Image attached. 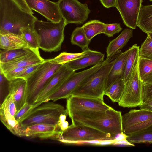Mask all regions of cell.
<instances>
[{
  "label": "cell",
  "mask_w": 152,
  "mask_h": 152,
  "mask_svg": "<svg viewBox=\"0 0 152 152\" xmlns=\"http://www.w3.org/2000/svg\"><path fill=\"white\" fill-rule=\"evenodd\" d=\"M70 118L73 125L87 126L115 137L123 133L121 112L112 107L105 111L91 110L77 113Z\"/></svg>",
  "instance_id": "cell-1"
},
{
  "label": "cell",
  "mask_w": 152,
  "mask_h": 152,
  "mask_svg": "<svg viewBox=\"0 0 152 152\" xmlns=\"http://www.w3.org/2000/svg\"><path fill=\"white\" fill-rule=\"evenodd\" d=\"M37 19L12 0H0V34H21L22 28L33 27Z\"/></svg>",
  "instance_id": "cell-2"
},
{
  "label": "cell",
  "mask_w": 152,
  "mask_h": 152,
  "mask_svg": "<svg viewBox=\"0 0 152 152\" xmlns=\"http://www.w3.org/2000/svg\"><path fill=\"white\" fill-rule=\"evenodd\" d=\"M121 53L120 50L107 57L102 66L83 80L71 96L90 97L103 100L108 76L116 58Z\"/></svg>",
  "instance_id": "cell-3"
},
{
  "label": "cell",
  "mask_w": 152,
  "mask_h": 152,
  "mask_svg": "<svg viewBox=\"0 0 152 152\" xmlns=\"http://www.w3.org/2000/svg\"><path fill=\"white\" fill-rule=\"evenodd\" d=\"M66 25L63 18L57 23L38 19L36 20L34 28L39 38V48L49 52L60 50L64 39V31Z\"/></svg>",
  "instance_id": "cell-4"
},
{
  "label": "cell",
  "mask_w": 152,
  "mask_h": 152,
  "mask_svg": "<svg viewBox=\"0 0 152 152\" xmlns=\"http://www.w3.org/2000/svg\"><path fill=\"white\" fill-rule=\"evenodd\" d=\"M62 64L52 63L45 60L40 66L26 80V102L34 105L51 77Z\"/></svg>",
  "instance_id": "cell-5"
},
{
  "label": "cell",
  "mask_w": 152,
  "mask_h": 152,
  "mask_svg": "<svg viewBox=\"0 0 152 152\" xmlns=\"http://www.w3.org/2000/svg\"><path fill=\"white\" fill-rule=\"evenodd\" d=\"M63 114L68 115L63 106L49 101L34 107L19 123L22 129L39 123L57 124L60 115Z\"/></svg>",
  "instance_id": "cell-6"
},
{
  "label": "cell",
  "mask_w": 152,
  "mask_h": 152,
  "mask_svg": "<svg viewBox=\"0 0 152 152\" xmlns=\"http://www.w3.org/2000/svg\"><path fill=\"white\" fill-rule=\"evenodd\" d=\"M139 56L137 58L132 73L125 86L122 96L118 102L124 108L135 107L143 102V83L140 77L138 69Z\"/></svg>",
  "instance_id": "cell-7"
},
{
  "label": "cell",
  "mask_w": 152,
  "mask_h": 152,
  "mask_svg": "<svg viewBox=\"0 0 152 152\" xmlns=\"http://www.w3.org/2000/svg\"><path fill=\"white\" fill-rule=\"evenodd\" d=\"M115 137L91 127L72 124L62 131L58 141L70 144L75 141L114 139Z\"/></svg>",
  "instance_id": "cell-8"
},
{
  "label": "cell",
  "mask_w": 152,
  "mask_h": 152,
  "mask_svg": "<svg viewBox=\"0 0 152 152\" xmlns=\"http://www.w3.org/2000/svg\"><path fill=\"white\" fill-rule=\"evenodd\" d=\"M104 61L94 65L91 68L82 71L75 72L70 76L62 85L47 99L46 102L68 98L73 91L86 78L100 68Z\"/></svg>",
  "instance_id": "cell-9"
},
{
  "label": "cell",
  "mask_w": 152,
  "mask_h": 152,
  "mask_svg": "<svg viewBox=\"0 0 152 152\" xmlns=\"http://www.w3.org/2000/svg\"><path fill=\"white\" fill-rule=\"evenodd\" d=\"M152 125V111L143 109L131 110L122 115L123 132L129 136Z\"/></svg>",
  "instance_id": "cell-10"
},
{
  "label": "cell",
  "mask_w": 152,
  "mask_h": 152,
  "mask_svg": "<svg viewBox=\"0 0 152 152\" xmlns=\"http://www.w3.org/2000/svg\"><path fill=\"white\" fill-rule=\"evenodd\" d=\"M57 2L67 25L83 24L91 12L87 4L82 3L78 0H58Z\"/></svg>",
  "instance_id": "cell-11"
},
{
  "label": "cell",
  "mask_w": 152,
  "mask_h": 152,
  "mask_svg": "<svg viewBox=\"0 0 152 152\" xmlns=\"http://www.w3.org/2000/svg\"><path fill=\"white\" fill-rule=\"evenodd\" d=\"M111 107L101 99L72 95L66 99V108L70 117L76 113L86 111H105Z\"/></svg>",
  "instance_id": "cell-12"
},
{
  "label": "cell",
  "mask_w": 152,
  "mask_h": 152,
  "mask_svg": "<svg viewBox=\"0 0 152 152\" xmlns=\"http://www.w3.org/2000/svg\"><path fill=\"white\" fill-rule=\"evenodd\" d=\"M142 0H117L115 7L127 27L135 29L137 26Z\"/></svg>",
  "instance_id": "cell-13"
},
{
  "label": "cell",
  "mask_w": 152,
  "mask_h": 152,
  "mask_svg": "<svg viewBox=\"0 0 152 152\" xmlns=\"http://www.w3.org/2000/svg\"><path fill=\"white\" fill-rule=\"evenodd\" d=\"M75 71L65 64L61 66L51 77L38 96L34 104V107L45 102L47 98L58 88L64 81Z\"/></svg>",
  "instance_id": "cell-14"
},
{
  "label": "cell",
  "mask_w": 152,
  "mask_h": 152,
  "mask_svg": "<svg viewBox=\"0 0 152 152\" xmlns=\"http://www.w3.org/2000/svg\"><path fill=\"white\" fill-rule=\"evenodd\" d=\"M61 132L57 124L39 123L23 129L21 137L58 140Z\"/></svg>",
  "instance_id": "cell-15"
},
{
  "label": "cell",
  "mask_w": 152,
  "mask_h": 152,
  "mask_svg": "<svg viewBox=\"0 0 152 152\" xmlns=\"http://www.w3.org/2000/svg\"><path fill=\"white\" fill-rule=\"evenodd\" d=\"M29 8L45 17L49 21L57 23L63 17L57 2L49 0H25Z\"/></svg>",
  "instance_id": "cell-16"
},
{
  "label": "cell",
  "mask_w": 152,
  "mask_h": 152,
  "mask_svg": "<svg viewBox=\"0 0 152 152\" xmlns=\"http://www.w3.org/2000/svg\"><path fill=\"white\" fill-rule=\"evenodd\" d=\"M39 50L33 49L26 54L11 61L0 63V71L4 72L15 68L26 67L43 62L45 59L40 56Z\"/></svg>",
  "instance_id": "cell-17"
},
{
  "label": "cell",
  "mask_w": 152,
  "mask_h": 152,
  "mask_svg": "<svg viewBox=\"0 0 152 152\" xmlns=\"http://www.w3.org/2000/svg\"><path fill=\"white\" fill-rule=\"evenodd\" d=\"M8 92L13 96L18 111L26 102V80L23 78H17L10 81Z\"/></svg>",
  "instance_id": "cell-18"
},
{
  "label": "cell",
  "mask_w": 152,
  "mask_h": 152,
  "mask_svg": "<svg viewBox=\"0 0 152 152\" xmlns=\"http://www.w3.org/2000/svg\"><path fill=\"white\" fill-rule=\"evenodd\" d=\"M29 48L22 34L8 33L0 34V48L2 50H11Z\"/></svg>",
  "instance_id": "cell-19"
},
{
  "label": "cell",
  "mask_w": 152,
  "mask_h": 152,
  "mask_svg": "<svg viewBox=\"0 0 152 152\" xmlns=\"http://www.w3.org/2000/svg\"><path fill=\"white\" fill-rule=\"evenodd\" d=\"M129 52L128 49L122 52L116 58L108 76L105 91L116 80L122 79Z\"/></svg>",
  "instance_id": "cell-20"
},
{
  "label": "cell",
  "mask_w": 152,
  "mask_h": 152,
  "mask_svg": "<svg viewBox=\"0 0 152 152\" xmlns=\"http://www.w3.org/2000/svg\"><path fill=\"white\" fill-rule=\"evenodd\" d=\"M104 55L96 51L94 53L65 64L73 70L76 71L92 65H95L104 61Z\"/></svg>",
  "instance_id": "cell-21"
},
{
  "label": "cell",
  "mask_w": 152,
  "mask_h": 152,
  "mask_svg": "<svg viewBox=\"0 0 152 152\" xmlns=\"http://www.w3.org/2000/svg\"><path fill=\"white\" fill-rule=\"evenodd\" d=\"M133 35L132 29L125 28L116 38L110 42L106 49L107 57L120 51L126 45Z\"/></svg>",
  "instance_id": "cell-22"
},
{
  "label": "cell",
  "mask_w": 152,
  "mask_h": 152,
  "mask_svg": "<svg viewBox=\"0 0 152 152\" xmlns=\"http://www.w3.org/2000/svg\"><path fill=\"white\" fill-rule=\"evenodd\" d=\"M137 26L146 33L152 32V5H141Z\"/></svg>",
  "instance_id": "cell-23"
},
{
  "label": "cell",
  "mask_w": 152,
  "mask_h": 152,
  "mask_svg": "<svg viewBox=\"0 0 152 152\" xmlns=\"http://www.w3.org/2000/svg\"><path fill=\"white\" fill-rule=\"evenodd\" d=\"M0 119L4 125L12 133L21 137L22 128L14 116L7 111L0 110Z\"/></svg>",
  "instance_id": "cell-24"
},
{
  "label": "cell",
  "mask_w": 152,
  "mask_h": 152,
  "mask_svg": "<svg viewBox=\"0 0 152 152\" xmlns=\"http://www.w3.org/2000/svg\"><path fill=\"white\" fill-rule=\"evenodd\" d=\"M96 52L89 49L80 53H71L63 52L54 58L48 60L52 63L63 64L88 56Z\"/></svg>",
  "instance_id": "cell-25"
},
{
  "label": "cell",
  "mask_w": 152,
  "mask_h": 152,
  "mask_svg": "<svg viewBox=\"0 0 152 152\" xmlns=\"http://www.w3.org/2000/svg\"><path fill=\"white\" fill-rule=\"evenodd\" d=\"M129 49V54L126 62L122 78L125 83L129 78L136 60L139 56L140 47L137 45V44H135Z\"/></svg>",
  "instance_id": "cell-26"
},
{
  "label": "cell",
  "mask_w": 152,
  "mask_h": 152,
  "mask_svg": "<svg viewBox=\"0 0 152 152\" xmlns=\"http://www.w3.org/2000/svg\"><path fill=\"white\" fill-rule=\"evenodd\" d=\"M106 24L98 20H92L83 24V27L86 35L89 40L101 34H104Z\"/></svg>",
  "instance_id": "cell-27"
},
{
  "label": "cell",
  "mask_w": 152,
  "mask_h": 152,
  "mask_svg": "<svg viewBox=\"0 0 152 152\" xmlns=\"http://www.w3.org/2000/svg\"><path fill=\"white\" fill-rule=\"evenodd\" d=\"M125 83L122 78L116 80L105 91L107 96L113 102H118L124 91Z\"/></svg>",
  "instance_id": "cell-28"
},
{
  "label": "cell",
  "mask_w": 152,
  "mask_h": 152,
  "mask_svg": "<svg viewBox=\"0 0 152 152\" xmlns=\"http://www.w3.org/2000/svg\"><path fill=\"white\" fill-rule=\"evenodd\" d=\"M91 40L87 37L83 27H77L72 32L71 42L79 47L83 51L89 49L88 45Z\"/></svg>",
  "instance_id": "cell-29"
},
{
  "label": "cell",
  "mask_w": 152,
  "mask_h": 152,
  "mask_svg": "<svg viewBox=\"0 0 152 152\" xmlns=\"http://www.w3.org/2000/svg\"><path fill=\"white\" fill-rule=\"evenodd\" d=\"M127 140L132 144H152V125L138 132L128 136Z\"/></svg>",
  "instance_id": "cell-30"
},
{
  "label": "cell",
  "mask_w": 152,
  "mask_h": 152,
  "mask_svg": "<svg viewBox=\"0 0 152 152\" xmlns=\"http://www.w3.org/2000/svg\"><path fill=\"white\" fill-rule=\"evenodd\" d=\"M32 49L28 48L11 50H1L0 52V63H6L11 61L26 54Z\"/></svg>",
  "instance_id": "cell-31"
},
{
  "label": "cell",
  "mask_w": 152,
  "mask_h": 152,
  "mask_svg": "<svg viewBox=\"0 0 152 152\" xmlns=\"http://www.w3.org/2000/svg\"><path fill=\"white\" fill-rule=\"evenodd\" d=\"M20 31L29 48L34 49H39V38L34 30V27L22 28L20 30Z\"/></svg>",
  "instance_id": "cell-32"
},
{
  "label": "cell",
  "mask_w": 152,
  "mask_h": 152,
  "mask_svg": "<svg viewBox=\"0 0 152 152\" xmlns=\"http://www.w3.org/2000/svg\"><path fill=\"white\" fill-rule=\"evenodd\" d=\"M138 69L140 79L152 72V60L139 56Z\"/></svg>",
  "instance_id": "cell-33"
},
{
  "label": "cell",
  "mask_w": 152,
  "mask_h": 152,
  "mask_svg": "<svg viewBox=\"0 0 152 152\" xmlns=\"http://www.w3.org/2000/svg\"><path fill=\"white\" fill-rule=\"evenodd\" d=\"M139 56L152 60V39L147 36L140 48Z\"/></svg>",
  "instance_id": "cell-34"
},
{
  "label": "cell",
  "mask_w": 152,
  "mask_h": 152,
  "mask_svg": "<svg viewBox=\"0 0 152 152\" xmlns=\"http://www.w3.org/2000/svg\"><path fill=\"white\" fill-rule=\"evenodd\" d=\"M0 110L9 112L14 116L17 112L13 96L8 94L1 105Z\"/></svg>",
  "instance_id": "cell-35"
},
{
  "label": "cell",
  "mask_w": 152,
  "mask_h": 152,
  "mask_svg": "<svg viewBox=\"0 0 152 152\" xmlns=\"http://www.w3.org/2000/svg\"><path fill=\"white\" fill-rule=\"evenodd\" d=\"M34 107V105L31 104L26 102L14 115L15 119L20 123Z\"/></svg>",
  "instance_id": "cell-36"
},
{
  "label": "cell",
  "mask_w": 152,
  "mask_h": 152,
  "mask_svg": "<svg viewBox=\"0 0 152 152\" xmlns=\"http://www.w3.org/2000/svg\"><path fill=\"white\" fill-rule=\"evenodd\" d=\"M122 29L120 23L106 24L104 34L109 37H111L114 34L118 33Z\"/></svg>",
  "instance_id": "cell-37"
},
{
  "label": "cell",
  "mask_w": 152,
  "mask_h": 152,
  "mask_svg": "<svg viewBox=\"0 0 152 152\" xmlns=\"http://www.w3.org/2000/svg\"><path fill=\"white\" fill-rule=\"evenodd\" d=\"M42 63L32 65L26 67L17 76L16 78H21L26 80L40 66Z\"/></svg>",
  "instance_id": "cell-38"
},
{
  "label": "cell",
  "mask_w": 152,
  "mask_h": 152,
  "mask_svg": "<svg viewBox=\"0 0 152 152\" xmlns=\"http://www.w3.org/2000/svg\"><path fill=\"white\" fill-rule=\"evenodd\" d=\"M26 67L15 68L2 72L6 78L9 81H11L16 78L17 76Z\"/></svg>",
  "instance_id": "cell-39"
},
{
  "label": "cell",
  "mask_w": 152,
  "mask_h": 152,
  "mask_svg": "<svg viewBox=\"0 0 152 152\" xmlns=\"http://www.w3.org/2000/svg\"><path fill=\"white\" fill-rule=\"evenodd\" d=\"M148 98L152 99V82L143 83V102Z\"/></svg>",
  "instance_id": "cell-40"
},
{
  "label": "cell",
  "mask_w": 152,
  "mask_h": 152,
  "mask_svg": "<svg viewBox=\"0 0 152 152\" xmlns=\"http://www.w3.org/2000/svg\"><path fill=\"white\" fill-rule=\"evenodd\" d=\"M22 10L29 13L33 14L32 10L29 8L25 0H12Z\"/></svg>",
  "instance_id": "cell-41"
},
{
  "label": "cell",
  "mask_w": 152,
  "mask_h": 152,
  "mask_svg": "<svg viewBox=\"0 0 152 152\" xmlns=\"http://www.w3.org/2000/svg\"><path fill=\"white\" fill-rule=\"evenodd\" d=\"M102 140H94L82 141H75L72 142L70 144L76 145H97Z\"/></svg>",
  "instance_id": "cell-42"
},
{
  "label": "cell",
  "mask_w": 152,
  "mask_h": 152,
  "mask_svg": "<svg viewBox=\"0 0 152 152\" xmlns=\"http://www.w3.org/2000/svg\"><path fill=\"white\" fill-rule=\"evenodd\" d=\"M139 107L143 109L152 111V99H147L144 100L142 104Z\"/></svg>",
  "instance_id": "cell-43"
},
{
  "label": "cell",
  "mask_w": 152,
  "mask_h": 152,
  "mask_svg": "<svg viewBox=\"0 0 152 152\" xmlns=\"http://www.w3.org/2000/svg\"><path fill=\"white\" fill-rule=\"evenodd\" d=\"M117 0H100L104 7L108 8L112 7H115Z\"/></svg>",
  "instance_id": "cell-44"
},
{
  "label": "cell",
  "mask_w": 152,
  "mask_h": 152,
  "mask_svg": "<svg viewBox=\"0 0 152 152\" xmlns=\"http://www.w3.org/2000/svg\"><path fill=\"white\" fill-rule=\"evenodd\" d=\"M57 124L62 132L66 130L69 126L68 122L66 120H59Z\"/></svg>",
  "instance_id": "cell-45"
},
{
  "label": "cell",
  "mask_w": 152,
  "mask_h": 152,
  "mask_svg": "<svg viewBox=\"0 0 152 152\" xmlns=\"http://www.w3.org/2000/svg\"><path fill=\"white\" fill-rule=\"evenodd\" d=\"M141 80L144 83L152 82V72L143 77Z\"/></svg>",
  "instance_id": "cell-46"
},
{
  "label": "cell",
  "mask_w": 152,
  "mask_h": 152,
  "mask_svg": "<svg viewBox=\"0 0 152 152\" xmlns=\"http://www.w3.org/2000/svg\"><path fill=\"white\" fill-rule=\"evenodd\" d=\"M115 141L114 139L112 140H102L98 144V146H104L112 144Z\"/></svg>",
  "instance_id": "cell-47"
},
{
  "label": "cell",
  "mask_w": 152,
  "mask_h": 152,
  "mask_svg": "<svg viewBox=\"0 0 152 152\" xmlns=\"http://www.w3.org/2000/svg\"><path fill=\"white\" fill-rule=\"evenodd\" d=\"M128 136L126 135L124 133L118 134L114 139L115 141L127 140Z\"/></svg>",
  "instance_id": "cell-48"
},
{
  "label": "cell",
  "mask_w": 152,
  "mask_h": 152,
  "mask_svg": "<svg viewBox=\"0 0 152 152\" xmlns=\"http://www.w3.org/2000/svg\"><path fill=\"white\" fill-rule=\"evenodd\" d=\"M146 34H147V36L152 39V32L147 33Z\"/></svg>",
  "instance_id": "cell-49"
},
{
  "label": "cell",
  "mask_w": 152,
  "mask_h": 152,
  "mask_svg": "<svg viewBox=\"0 0 152 152\" xmlns=\"http://www.w3.org/2000/svg\"><path fill=\"white\" fill-rule=\"evenodd\" d=\"M150 1H152V0H149Z\"/></svg>",
  "instance_id": "cell-50"
}]
</instances>
